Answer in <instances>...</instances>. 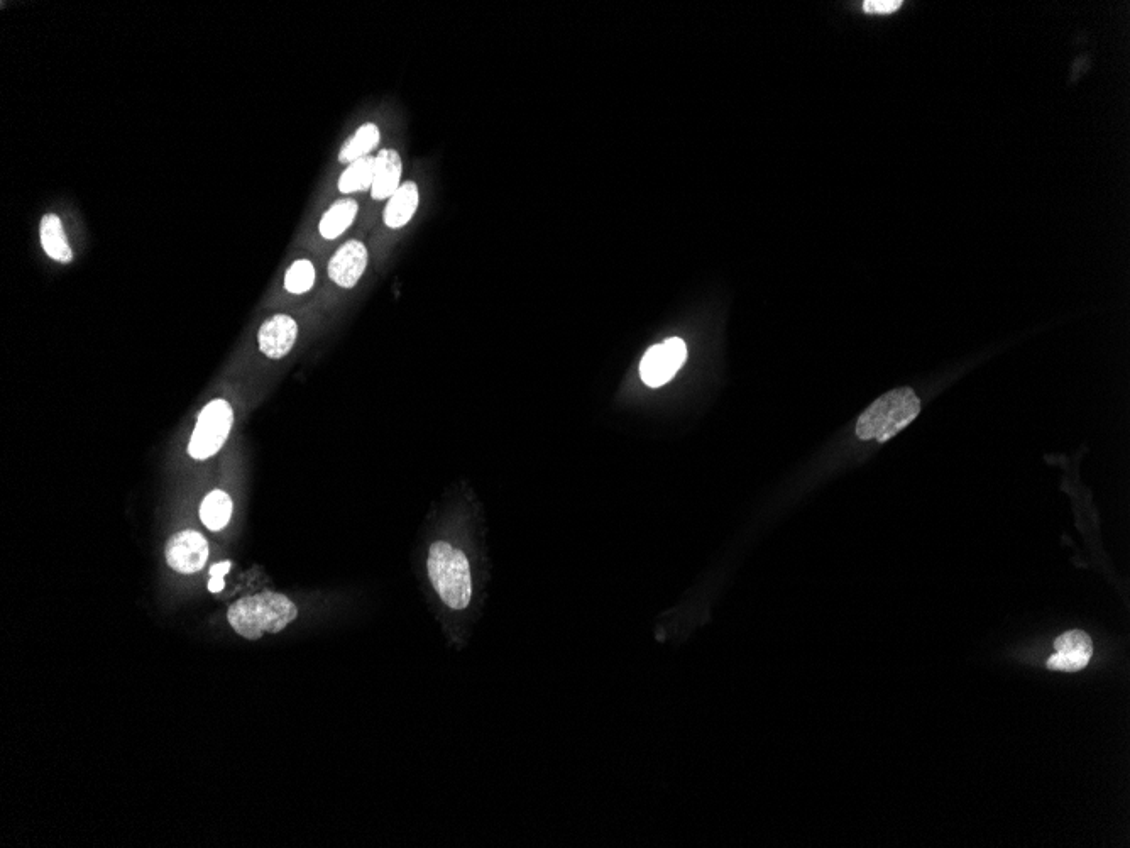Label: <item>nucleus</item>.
<instances>
[{"mask_svg": "<svg viewBox=\"0 0 1130 848\" xmlns=\"http://www.w3.org/2000/svg\"><path fill=\"white\" fill-rule=\"evenodd\" d=\"M297 617V605L288 596L273 591L242 598L227 613L232 628L249 640L261 639L264 634H280Z\"/></svg>", "mask_w": 1130, "mask_h": 848, "instance_id": "f257e3e1", "label": "nucleus"}, {"mask_svg": "<svg viewBox=\"0 0 1130 848\" xmlns=\"http://www.w3.org/2000/svg\"><path fill=\"white\" fill-rule=\"evenodd\" d=\"M427 571L440 601L454 612L471 605L472 574L466 554L445 540L428 549Z\"/></svg>", "mask_w": 1130, "mask_h": 848, "instance_id": "f03ea898", "label": "nucleus"}, {"mask_svg": "<svg viewBox=\"0 0 1130 848\" xmlns=\"http://www.w3.org/2000/svg\"><path fill=\"white\" fill-rule=\"evenodd\" d=\"M921 412V400L916 391L895 388L877 398L856 422V436L862 441L887 442L906 429Z\"/></svg>", "mask_w": 1130, "mask_h": 848, "instance_id": "7ed1b4c3", "label": "nucleus"}, {"mask_svg": "<svg viewBox=\"0 0 1130 848\" xmlns=\"http://www.w3.org/2000/svg\"><path fill=\"white\" fill-rule=\"evenodd\" d=\"M232 424L234 412L231 403L225 400L210 402L203 408L193 430L192 441L188 444L190 456L198 461L215 456L231 434Z\"/></svg>", "mask_w": 1130, "mask_h": 848, "instance_id": "20e7f679", "label": "nucleus"}, {"mask_svg": "<svg viewBox=\"0 0 1130 848\" xmlns=\"http://www.w3.org/2000/svg\"><path fill=\"white\" fill-rule=\"evenodd\" d=\"M687 358L686 342L679 337H672L662 344L650 347L642 363H640V376L643 383L652 388H659L667 381L674 378L675 373L681 369Z\"/></svg>", "mask_w": 1130, "mask_h": 848, "instance_id": "39448f33", "label": "nucleus"}, {"mask_svg": "<svg viewBox=\"0 0 1130 848\" xmlns=\"http://www.w3.org/2000/svg\"><path fill=\"white\" fill-rule=\"evenodd\" d=\"M166 562L178 573H198L209 559V544L195 530H183L166 542Z\"/></svg>", "mask_w": 1130, "mask_h": 848, "instance_id": "423d86ee", "label": "nucleus"}, {"mask_svg": "<svg viewBox=\"0 0 1130 848\" xmlns=\"http://www.w3.org/2000/svg\"><path fill=\"white\" fill-rule=\"evenodd\" d=\"M1054 647L1056 654L1049 657L1048 661L1051 671H1080L1092 659V639L1081 630H1071L1061 635L1054 642Z\"/></svg>", "mask_w": 1130, "mask_h": 848, "instance_id": "0eeeda50", "label": "nucleus"}, {"mask_svg": "<svg viewBox=\"0 0 1130 848\" xmlns=\"http://www.w3.org/2000/svg\"><path fill=\"white\" fill-rule=\"evenodd\" d=\"M368 249L361 241L352 239L332 256L329 263L330 280L341 288H354L368 268Z\"/></svg>", "mask_w": 1130, "mask_h": 848, "instance_id": "6e6552de", "label": "nucleus"}, {"mask_svg": "<svg viewBox=\"0 0 1130 848\" xmlns=\"http://www.w3.org/2000/svg\"><path fill=\"white\" fill-rule=\"evenodd\" d=\"M298 337L297 320L290 315H273L266 320L258 332L261 353L269 359L285 358L290 353Z\"/></svg>", "mask_w": 1130, "mask_h": 848, "instance_id": "1a4fd4ad", "label": "nucleus"}, {"mask_svg": "<svg viewBox=\"0 0 1130 848\" xmlns=\"http://www.w3.org/2000/svg\"><path fill=\"white\" fill-rule=\"evenodd\" d=\"M401 171L403 163L400 153L396 149H381L376 155V171L371 188L374 200L391 199V195L401 187Z\"/></svg>", "mask_w": 1130, "mask_h": 848, "instance_id": "9d476101", "label": "nucleus"}, {"mask_svg": "<svg viewBox=\"0 0 1130 848\" xmlns=\"http://www.w3.org/2000/svg\"><path fill=\"white\" fill-rule=\"evenodd\" d=\"M420 204V192L415 182L401 183L384 209V224L390 229H401L412 221Z\"/></svg>", "mask_w": 1130, "mask_h": 848, "instance_id": "9b49d317", "label": "nucleus"}, {"mask_svg": "<svg viewBox=\"0 0 1130 848\" xmlns=\"http://www.w3.org/2000/svg\"><path fill=\"white\" fill-rule=\"evenodd\" d=\"M39 237L44 253L58 263H70L73 259L72 248L68 244L61 219L56 214H46L39 224Z\"/></svg>", "mask_w": 1130, "mask_h": 848, "instance_id": "f8f14e48", "label": "nucleus"}, {"mask_svg": "<svg viewBox=\"0 0 1130 848\" xmlns=\"http://www.w3.org/2000/svg\"><path fill=\"white\" fill-rule=\"evenodd\" d=\"M357 210H359V205L354 199L337 200L335 204L330 205V209L325 212L319 224L322 237L337 239V237L342 236L352 226V222L356 219Z\"/></svg>", "mask_w": 1130, "mask_h": 848, "instance_id": "ddd939ff", "label": "nucleus"}, {"mask_svg": "<svg viewBox=\"0 0 1130 848\" xmlns=\"http://www.w3.org/2000/svg\"><path fill=\"white\" fill-rule=\"evenodd\" d=\"M379 138L381 136H379V127L376 124H373V122L363 124L342 146L339 161L351 165L354 161L366 158L373 153L374 149L378 148Z\"/></svg>", "mask_w": 1130, "mask_h": 848, "instance_id": "4468645a", "label": "nucleus"}, {"mask_svg": "<svg viewBox=\"0 0 1130 848\" xmlns=\"http://www.w3.org/2000/svg\"><path fill=\"white\" fill-rule=\"evenodd\" d=\"M374 171H376V156H366L361 160L347 165L346 170L339 178V192L351 195L356 192H366L373 188Z\"/></svg>", "mask_w": 1130, "mask_h": 848, "instance_id": "2eb2a0df", "label": "nucleus"}, {"mask_svg": "<svg viewBox=\"0 0 1130 848\" xmlns=\"http://www.w3.org/2000/svg\"><path fill=\"white\" fill-rule=\"evenodd\" d=\"M231 517V496L220 490L212 491L205 496L202 507H200V518H202L203 525L207 529L212 530V532H219V530L225 529V525L229 524Z\"/></svg>", "mask_w": 1130, "mask_h": 848, "instance_id": "dca6fc26", "label": "nucleus"}, {"mask_svg": "<svg viewBox=\"0 0 1130 848\" xmlns=\"http://www.w3.org/2000/svg\"><path fill=\"white\" fill-rule=\"evenodd\" d=\"M315 283V268L308 259H298L288 268L285 275V288L290 293L302 295Z\"/></svg>", "mask_w": 1130, "mask_h": 848, "instance_id": "f3484780", "label": "nucleus"}, {"mask_svg": "<svg viewBox=\"0 0 1130 848\" xmlns=\"http://www.w3.org/2000/svg\"><path fill=\"white\" fill-rule=\"evenodd\" d=\"M902 6L900 0H867L863 2V9L868 14H892Z\"/></svg>", "mask_w": 1130, "mask_h": 848, "instance_id": "a211bd4d", "label": "nucleus"}, {"mask_svg": "<svg viewBox=\"0 0 1130 848\" xmlns=\"http://www.w3.org/2000/svg\"><path fill=\"white\" fill-rule=\"evenodd\" d=\"M229 569H231V562L229 561L215 564L214 568L210 569L209 590L212 591V593L222 591V588H224V576Z\"/></svg>", "mask_w": 1130, "mask_h": 848, "instance_id": "6ab92c4d", "label": "nucleus"}]
</instances>
